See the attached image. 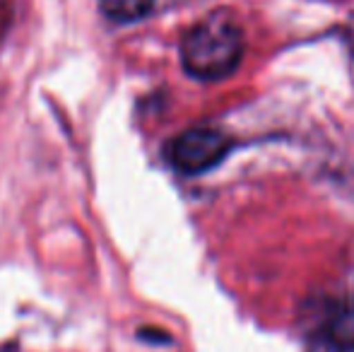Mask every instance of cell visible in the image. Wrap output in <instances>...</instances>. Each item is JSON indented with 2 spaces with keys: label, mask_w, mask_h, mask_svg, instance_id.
Wrapping results in <instances>:
<instances>
[{
  "label": "cell",
  "mask_w": 354,
  "mask_h": 352,
  "mask_svg": "<svg viewBox=\"0 0 354 352\" xmlns=\"http://www.w3.org/2000/svg\"><path fill=\"white\" fill-rule=\"evenodd\" d=\"M243 58V32L234 19L212 15L196 22L181 41V63L196 80L217 82L229 77Z\"/></svg>",
  "instance_id": "1"
},
{
  "label": "cell",
  "mask_w": 354,
  "mask_h": 352,
  "mask_svg": "<svg viewBox=\"0 0 354 352\" xmlns=\"http://www.w3.org/2000/svg\"><path fill=\"white\" fill-rule=\"evenodd\" d=\"M232 142L212 128H191L169 145V160L181 174H203L224 160Z\"/></svg>",
  "instance_id": "2"
},
{
  "label": "cell",
  "mask_w": 354,
  "mask_h": 352,
  "mask_svg": "<svg viewBox=\"0 0 354 352\" xmlns=\"http://www.w3.org/2000/svg\"><path fill=\"white\" fill-rule=\"evenodd\" d=\"M102 12L113 22H136L152 10L154 0H99Z\"/></svg>",
  "instance_id": "3"
},
{
  "label": "cell",
  "mask_w": 354,
  "mask_h": 352,
  "mask_svg": "<svg viewBox=\"0 0 354 352\" xmlns=\"http://www.w3.org/2000/svg\"><path fill=\"white\" fill-rule=\"evenodd\" d=\"M330 340L340 350L354 348V304H347L333 316L330 321Z\"/></svg>",
  "instance_id": "4"
}]
</instances>
